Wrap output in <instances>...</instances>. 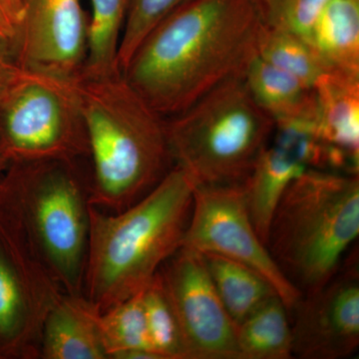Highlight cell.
<instances>
[{"mask_svg":"<svg viewBox=\"0 0 359 359\" xmlns=\"http://www.w3.org/2000/svg\"><path fill=\"white\" fill-rule=\"evenodd\" d=\"M0 39H6V40H7V41H9V40L6 39V35H4V33H2L1 32H0ZM9 42H11V41H9Z\"/></svg>","mask_w":359,"mask_h":359,"instance_id":"f1b7e54d","label":"cell"},{"mask_svg":"<svg viewBox=\"0 0 359 359\" xmlns=\"http://www.w3.org/2000/svg\"><path fill=\"white\" fill-rule=\"evenodd\" d=\"M142 301L153 351L161 359H187L178 323L159 271L142 290Z\"/></svg>","mask_w":359,"mask_h":359,"instance_id":"603a6c76","label":"cell"},{"mask_svg":"<svg viewBox=\"0 0 359 359\" xmlns=\"http://www.w3.org/2000/svg\"><path fill=\"white\" fill-rule=\"evenodd\" d=\"M9 163L8 161L4 157V155L0 153V177L4 174V172L6 171L7 166H8Z\"/></svg>","mask_w":359,"mask_h":359,"instance_id":"83f0119b","label":"cell"},{"mask_svg":"<svg viewBox=\"0 0 359 359\" xmlns=\"http://www.w3.org/2000/svg\"><path fill=\"white\" fill-rule=\"evenodd\" d=\"M195 188L173 166L147 195L122 211L90 205L83 294L100 313L141 292L181 249Z\"/></svg>","mask_w":359,"mask_h":359,"instance_id":"7a4b0ae2","label":"cell"},{"mask_svg":"<svg viewBox=\"0 0 359 359\" xmlns=\"http://www.w3.org/2000/svg\"><path fill=\"white\" fill-rule=\"evenodd\" d=\"M87 28L81 0H22L14 59L21 67L79 76L86 59Z\"/></svg>","mask_w":359,"mask_h":359,"instance_id":"7c38bea8","label":"cell"},{"mask_svg":"<svg viewBox=\"0 0 359 359\" xmlns=\"http://www.w3.org/2000/svg\"><path fill=\"white\" fill-rule=\"evenodd\" d=\"M77 79L18 65L0 102V153L8 163L89 156Z\"/></svg>","mask_w":359,"mask_h":359,"instance_id":"52a82bcc","label":"cell"},{"mask_svg":"<svg viewBox=\"0 0 359 359\" xmlns=\"http://www.w3.org/2000/svg\"><path fill=\"white\" fill-rule=\"evenodd\" d=\"M159 275L187 359H241L237 325L226 313L200 252L182 247Z\"/></svg>","mask_w":359,"mask_h":359,"instance_id":"30bf717a","label":"cell"},{"mask_svg":"<svg viewBox=\"0 0 359 359\" xmlns=\"http://www.w3.org/2000/svg\"><path fill=\"white\" fill-rule=\"evenodd\" d=\"M100 311L83 294H63L42 327L39 358L108 359L99 327Z\"/></svg>","mask_w":359,"mask_h":359,"instance_id":"9a60e30c","label":"cell"},{"mask_svg":"<svg viewBox=\"0 0 359 359\" xmlns=\"http://www.w3.org/2000/svg\"><path fill=\"white\" fill-rule=\"evenodd\" d=\"M320 164L316 119L275 122L269 143L243 183L250 219L264 244L276 205L287 187L308 170H320Z\"/></svg>","mask_w":359,"mask_h":359,"instance_id":"4fadbf2b","label":"cell"},{"mask_svg":"<svg viewBox=\"0 0 359 359\" xmlns=\"http://www.w3.org/2000/svg\"><path fill=\"white\" fill-rule=\"evenodd\" d=\"M259 27L250 0H190L148 33L122 75L156 112L171 117L244 76Z\"/></svg>","mask_w":359,"mask_h":359,"instance_id":"6da1fadb","label":"cell"},{"mask_svg":"<svg viewBox=\"0 0 359 359\" xmlns=\"http://www.w3.org/2000/svg\"><path fill=\"white\" fill-rule=\"evenodd\" d=\"M244 81L257 105L273 122L318 119V103L313 87L255 55L244 73Z\"/></svg>","mask_w":359,"mask_h":359,"instance_id":"2e32d148","label":"cell"},{"mask_svg":"<svg viewBox=\"0 0 359 359\" xmlns=\"http://www.w3.org/2000/svg\"><path fill=\"white\" fill-rule=\"evenodd\" d=\"M77 87L93 163L90 205L122 211L147 195L173 168L166 118L148 105L122 73L79 75Z\"/></svg>","mask_w":359,"mask_h":359,"instance_id":"3957f363","label":"cell"},{"mask_svg":"<svg viewBox=\"0 0 359 359\" xmlns=\"http://www.w3.org/2000/svg\"><path fill=\"white\" fill-rule=\"evenodd\" d=\"M358 233V175L309 169L280 198L266 245L283 273L306 294L337 275Z\"/></svg>","mask_w":359,"mask_h":359,"instance_id":"277c9868","label":"cell"},{"mask_svg":"<svg viewBox=\"0 0 359 359\" xmlns=\"http://www.w3.org/2000/svg\"><path fill=\"white\" fill-rule=\"evenodd\" d=\"M63 294L20 231L0 214V359L39 358L45 318Z\"/></svg>","mask_w":359,"mask_h":359,"instance_id":"9c48e42d","label":"cell"},{"mask_svg":"<svg viewBox=\"0 0 359 359\" xmlns=\"http://www.w3.org/2000/svg\"><path fill=\"white\" fill-rule=\"evenodd\" d=\"M358 263V261H356ZM353 261L320 289L302 294L290 313L292 354L304 359L348 358L359 346V273Z\"/></svg>","mask_w":359,"mask_h":359,"instance_id":"8fae6325","label":"cell"},{"mask_svg":"<svg viewBox=\"0 0 359 359\" xmlns=\"http://www.w3.org/2000/svg\"><path fill=\"white\" fill-rule=\"evenodd\" d=\"M0 32L6 35V39L11 43V33H9L8 26H7L6 14H4V7H2L1 0H0Z\"/></svg>","mask_w":359,"mask_h":359,"instance_id":"4316f807","label":"cell"},{"mask_svg":"<svg viewBox=\"0 0 359 359\" xmlns=\"http://www.w3.org/2000/svg\"><path fill=\"white\" fill-rule=\"evenodd\" d=\"M290 311L278 295L264 302L236 328L241 359H290L292 354Z\"/></svg>","mask_w":359,"mask_h":359,"instance_id":"ac0fdd59","label":"cell"},{"mask_svg":"<svg viewBox=\"0 0 359 359\" xmlns=\"http://www.w3.org/2000/svg\"><path fill=\"white\" fill-rule=\"evenodd\" d=\"M87 54L81 76L119 74L118 53L132 0H90Z\"/></svg>","mask_w":359,"mask_h":359,"instance_id":"ffe728a7","label":"cell"},{"mask_svg":"<svg viewBox=\"0 0 359 359\" xmlns=\"http://www.w3.org/2000/svg\"><path fill=\"white\" fill-rule=\"evenodd\" d=\"M309 43L328 71L359 76V0H330Z\"/></svg>","mask_w":359,"mask_h":359,"instance_id":"e0dca14e","label":"cell"},{"mask_svg":"<svg viewBox=\"0 0 359 359\" xmlns=\"http://www.w3.org/2000/svg\"><path fill=\"white\" fill-rule=\"evenodd\" d=\"M188 1L190 0H132L118 53L121 73L148 33Z\"/></svg>","mask_w":359,"mask_h":359,"instance_id":"d4e9b609","label":"cell"},{"mask_svg":"<svg viewBox=\"0 0 359 359\" xmlns=\"http://www.w3.org/2000/svg\"><path fill=\"white\" fill-rule=\"evenodd\" d=\"M275 122L252 100L243 76L212 88L166 118L174 166L197 186L244 183L273 134Z\"/></svg>","mask_w":359,"mask_h":359,"instance_id":"8992f818","label":"cell"},{"mask_svg":"<svg viewBox=\"0 0 359 359\" xmlns=\"http://www.w3.org/2000/svg\"><path fill=\"white\" fill-rule=\"evenodd\" d=\"M16 67L18 63L14 59L11 42L0 39V102L15 72Z\"/></svg>","mask_w":359,"mask_h":359,"instance_id":"484cf974","label":"cell"},{"mask_svg":"<svg viewBox=\"0 0 359 359\" xmlns=\"http://www.w3.org/2000/svg\"><path fill=\"white\" fill-rule=\"evenodd\" d=\"M201 255L217 294L236 325L264 302L278 295L254 269L218 255Z\"/></svg>","mask_w":359,"mask_h":359,"instance_id":"d6986e66","label":"cell"},{"mask_svg":"<svg viewBox=\"0 0 359 359\" xmlns=\"http://www.w3.org/2000/svg\"><path fill=\"white\" fill-rule=\"evenodd\" d=\"M313 89L321 170L358 175L359 76L327 71Z\"/></svg>","mask_w":359,"mask_h":359,"instance_id":"5bb4252c","label":"cell"},{"mask_svg":"<svg viewBox=\"0 0 359 359\" xmlns=\"http://www.w3.org/2000/svg\"><path fill=\"white\" fill-rule=\"evenodd\" d=\"M257 55L313 88L318 78L328 71L306 40L294 33L262 25L257 34Z\"/></svg>","mask_w":359,"mask_h":359,"instance_id":"7402d4cb","label":"cell"},{"mask_svg":"<svg viewBox=\"0 0 359 359\" xmlns=\"http://www.w3.org/2000/svg\"><path fill=\"white\" fill-rule=\"evenodd\" d=\"M182 247L218 255L254 269L273 285L290 313L302 297L257 235L243 183L196 187Z\"/></svg>","mask_w":359,"mask_h":359,"instance_id":"ba28073f","label":"cell"},{"mask_svg":"<svg viewBox=\"0 0 359 359\" xmlns=\"http://www.w3.org/2000/svg\"><path fill=\"white\" fill-rule=\"evenodd\" d=\"M99 327L108 359H161L151 346L142 292L100 313Z\"/></svg>","mask_w":359,"mask_h":359,"instance_id":"44dd1931","label":"cell"},{"mask_svg":"<svg viewBox=\"0 0 359 359\" xmlns=\"http://www.w3.org/2000/svg\"><path fill=\"white\" fill-rule=\"evenodd\" d=\"M76 163H9L0 177V212L20 231L66 294H83L89 191Z\"/></svg>","mask_w":359,"mask_h":359,"instance_id":"5b68a950","label":"cell"},{"mask_svg":"<svg viewBox=\"0 0 359 359\" xmlns=\"http://www.w3.org/2000/svg\"><path fill=\"white\" fill-rule=\"evenodd\" d=\"M328 1L330 0H250L262 25L294 33L309 43L313 26Z\"/></svg>","mask_w":359,"mask_h":359,"instance_id":"cb8c5ba5","label":"cell"}]
</instances>
